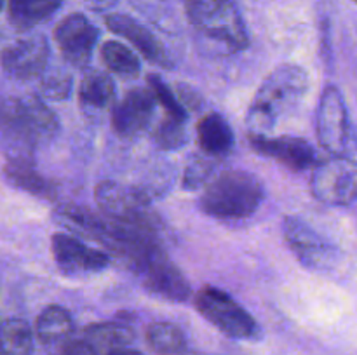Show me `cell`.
Here are the masks:
<instances>
[{
	"instance_id": "cell-8",
	"label": "cell",
	"mask_w": 357,
	"mask_h": 355,
	"mask_svg": "<svg viewBox=\"0 0 357 355\" xmlns=\"http://www.w3.org/2000/svg\"><path fill=\"white\" fill-rule=\"evenodd\" d=\"M310 191L323 204H352L357 198V160L349 155H331V159L316 164Z\"/></svg>"
},
{
	"instance_id": "cell-11",
	"label": "cell",
	"mask_w": 357,
	"mask_h": 355,
	"mask_svg": "<svg viewBox=\"0 0 357 355\" xmlns=\"http://www.w3.org/2000/svg\"><path fill=\"white\" fill-rule=\"evenodd\" d=\"M51 251L56 267L65 277L100 274L112 263L107 251L86 246L70 233H54L51 237Z\"/></svg>"
},
{
	"instance_id": "cell-7",
	"label": "cell",
	"mask_w": 357,
	"mask_h": 355,
	"mask_svg": "<svg viewBox=\"0 0 357 355\" xmlns=\"http://www.w3.org/2000/svg\"><path fill=\"white\" fill-rule=\"evenodd\" d=\"M197 312L234 340H257L260 336V326L246 308L239 305L223 289L204 285L194 296Z\"/></svg>"
},
{
	"instance_id": "cell-25",
	"label": "cell",
	"mask_w": 357,
	"mask_h": 355,
	"mask_svg": "<svg viewBox=\"0 0 357 355\" xmlns=\"http://www.w3.org/2000/svg\"><path fill=\"white\" fill-rule=\"evenodd\" d=\"M146 343L157 355H178L187 347V338L174 324L153 322L146 329Z\"/></svg>"
},
{
	"instance_id": "cell-12",
	"label": "cell",
	"mask_w": 357,
	"mask_h": 355,
	"mask_svg": "<svg viewBox=\"0 0 357 355\" xmlns=\"http://www.w3.org/2000/svg\"><path fill=\"white\" fill-rule=\"evenodd\" d=\"M51 47L44 35L17 38L0 52V66L14 80L38 79L47 70Z\"/></svg>"
},
{
	"instance_id": "cell-4",
	"label": "cell",
	"mask_w": 357,
	"mask_h": 355,
	"mask_svg": "<svg viewBox=\"0 0 357 355\" xmlns=\"http://www.w3.org/2000/svg\"><path fill=\"white\" fill-rule=\"evenodd\" d=\"M185 9L192 26L229 54L250 45L246 23L234 0H187Z\"/></svg>"
},
{
	"instance_id": "cell-5",
	"label": "cell",
	"mask_w": 357,
	"mask_h": 355,
	"mask_svg": "<svg viewBox=\"0 0 357 355\" xmlns=\"http://www.w3.org/2000/svg\"><path fill=\"white\" fill-rule=\"evenodd\" d=\"M132 274L138 277L143 287L159 298L174 303H185L190 299L192 289L187 277L171 261L159 240L149 242L126 260Z\"/></svg>"
},
{
	"instance_id": "cell-28",
	"label": "cell",
	"mask_w": 357,
	"mask_h": 355,
	"mask_svg": "<svg viewBox=\"0 0 357 355\" xmlns=\"http://www.w3.org/2000/svg\"><path fill=\"white\" fill-rule=\"evenodd\" d=\"M215 173V159L209 155H194L183 171L181 187L185 190H197L211 181Z\"/></svg>"
},
{
	"instance_id": "cell-10",
	"label": "cell",
	"mask_w": 357,
	"mask_h": 355,
	"mask_svg": "<svg viewBox=\"0 0 357 355\" xmlns=\"http://www.w3.org/2000/svg\"><path fill=\"white\" fill-rule=\"evenodd\" d=\"M282 233H284L288 247L303 267L310 270H328L337 263V247L328 242L303 219L295 218V216L284 218Z\"/></svg>"
},
{
	"instance_id": "cell-31",
	"label": "cell",
	"mask_w": 357,
	"mask_h": 355,
	"mask_svg": "<svg viewBox=\"0 0 357 355\" xmlns=\"http://www.w3.org/2000/svg\"><path fill=\"white\" fill-rule=\"evenodd\" d=\"M61 355H98V352L87 340H75L66 343Z\"/></svg>"
},
{
	"instance_id": "cell-19",
	"label": "cell",
	"mask_w": 357,
	"mask_h": 355,
	"mask_svg": "<svg viewBox=\"0 0 357 355\" xmlns=\"http://www.w3.org/2000/svg\"><path fill=\"white\" fill-rule=\"evenodd\" d=\"M63 0H6L7 17L14 30L28 31L58 13Z\"/></svg>"
},
{
	"instance_id": "cell-21",
	"label": "cell",
	"mask_w": 357,
	"mask_h": 355,
	"mask_svg": "<svg viewBox=\"0 0 357 355\" xmlns=\"http://www.w3.org/2000/svg\"><path fill=\"white\" fill-rule=\"evenodd\" d=\"M73 333V319L66 308L49 305L38 313L35 322V336L44 345H56L68 340Z\"/></svg>"
},
{
	"instance_id": "cell-20",
	"label": "cell",
	"mask_w": 357,
	"mask_h": 355,
	"mask_svg": "<svg viewBox=\"0 0 357 355\" xmlns=\"http://www.w3.org/2000/svg\"><path fill=\"white\" fill-rule=\"evenodd\" d=\"M115 101V84L110 75L103 72H87L80 80L79 87V103L84 111L91 113H101V111L112 108Z\"/></svg>"
},
{
	"instance_id": "cell-23",
	"label": "cell",
	"mask_w": 357,
	"mask_h": 355,
	"mask_svg": "<svg viewBox=\"0 0 357 355\" xmlns=\"http://www.w3.org/2000/svg\"><path fill=\"white\" fill-rule=\"evenodd\" d=\"M33 350V331L23 319L0 322V355H30Z\"/></svg>"
},
{
	"instance_id": "cell-6",
	"label": "cell",
	"mask_w": 357,
	"mask_h": 355,
	"mask_svg": "<svg viewBox=\"0 0 357 355\" xmlns=\"http://www.w3.org/2000/svg\"><path fill=\"white\" fill-rule=\"evenodd\" d=\"M94 198L107 218L157 233L159 218L145 191L114 180H103L94 188Z\"/></svg>"
},
{
	"instance_id": "cell-32",
	"label": "cell",
	"mask_w": 357,
	"mask_h": 355,
	"mask_svg": "<svg viewBox=\"0 0 357 355\" xmlns=\"http://www.w3.org/2000/svg\"><path fill=\"white\" fill-rule=\"evenodd\" d=\"M117 0H87V6L93 10H105L108 7H112Z\"/></svg>"
},
{
	"instance_id": "cell-17",
	"label": "cell",
	"mask_w": 357,
	"mask_h": 355,
	"mask_svg": "<svg viewBox=\"0 0 357 355\" xmlns=\"http://www.w3.org/2000/svg\"><path fill=\"white\" fill-rule=\"evenodd\" d=\"M197 141L204 155L222 159L232 152L236 139L227 118L216 111H211L199 120Z\"/></svg>"
},
{
	"instance_id": "cell-26",
	"label": "cell",
	"mask_w": 357,
	"mask_h": 355,
	"mask_svg": "<svg viewBox=\"0 0 357 355\" xmlns=\"http://www.w3.org/2000/svg\"><path fill=\"white\" fill-rule=\"evenodd\" d=\"M152 139L160 150H178L187 145V120H178V118L166 117L152 132Z\"/></svg>"
},
{
	"instance_id": "cell-22",
	"label": "cell",
	"mask_w": 357,
	"mask_h": 355,
	"mask_svg": "<svg viewBox=\"0 0 357 355\" xmlns=\"http://www.w3.org/2000/svg\"><path fill=\"white\" fill-rule=\"evenodd\" d=\"M84 340L89 341L96 352L110 354L117 348L129 347L135 340L131 327L121 322H96L84 329Z\"/></svg>"
},
{
	"instance_id": "cell-14",
	"label": "cell",
	"mask_w": 357,
	"mask_h": 355,
	"mask_svg": "<svg viewBox=\"0 0 357 355\" xmlns=\"http://www.w3.org/2000/svg\"><path fill=\"white\" fill-rule=\"evenodd\" d=\"M155 111V97L145 87L129 89L112 106V129L121 138H135L146 131Z\"/></svg>"
},
{
	"instance_id": "cell-16",
	"label": "cell",
	"mask_w": 357,
	"mask_h": 355,
	"mask_svg": "<svg viewBox=\"0 0 357 355\" xmlns=\"http://www.w3.org/2000/svg\"><path fill=\"white\" fill-rule=\"evenodd\" d=\"M253 150L260 155L274 159L291 171H305L316 166V150L307 139L295 136H250Z\"/></svg>"
},
{
	"instance_id": "cell-33",
	"label": "cell",
	"mask_w": 357,
	"mask_h": 355,
	"mask_svg": "<svg viewBox=\"0 0 357 355\" xmlns=\"http://www.w3.org/2000/svg\"><path fill=\"white\" fill-rule=\"evenodd\" d=\"M108 355H143V354L138 350H132V348L129 347H124V348H117V350L110 352Z\"/></svg>"
},
{
	"instance_id": "cell-1",
	"label": "cell",
	"mask_w": 357,
	"mask_h": 355,
	"mask_svg": "<svg viewBox=\"0 0 357 355\" xmlns=\"http://www.w3.org/2000/svg\"><path fill=\"white\" fill-rule=\"evenodd\" d=\"M59 131V118L40 96L0 97V146L7 159H31L35 146Z\"/></svg>"
},
{
	"instance_id": "cell-30",
	"label": "cell",
	"mask_w": 357,
	"mask_h": 355,
	"mask_svg": "<svg viewBox=\"0 0 357 355\" xmlns=\"http://www.w3.org/2000/svg\"><path fill=\"white\" fill-rule=\"evenodd\" d=\"M174 94H176V97L180 100V103L183 104L185 110H199V106L202 104V100L201 96H199L197 93H195L192 87L185 86V84H176V87H174Z\"/></svg>"
},
{
	"instance_id": "cell-13",
	"label": "cell",
	"mask_w": 357,
	"mask_h": 355,
	"mask_svg": "<svg viewBox=\"0 0 357 355\" xmlns=\"http://www.w3.org/2000/svg\"><path fill=\"white\" fill-rule=\"evenodd\" d=\"M52 37L68 65L86 68L93 58L100 31L84 14L72 13L56 24Z\"/></svg>"
},
{
	"instance_id": "cell-2",
	"label": "cell",
	"mask_w": 357,
	"mask_h": 355,
	"mask_svg": "<svg viewBox=\"0 0 357 355\" xmlns=\"http://www.w3.org/2000/svg\"><path fill=\"white\" fill-rule=\"evenodd\" d=\"M309 89V75L298 65H281L264 80L246 115L250 136H267L282 115H288Z\"/></svg>"
},
{
	"instance_id": "cell-34",
	"label": "cell",
	"mask_w": 357,
	"mask_h": 355,
	"mask_svg": "<svg viewBox=\"0 0 357 355\" xmlns=\"http://www.w3.org/2000/svg\"><path fill=\"white\" fill-rule=\"evenodd\" d=\"M3 6H6V0H0V10L3 9Z\"/></svg>"
},
{
	"instance_id": "cell-3",
	"label": "cell",
	"mask_w": 357,
	"mask_h": 355,
	"mask_svg": "<svg viewBox=\"0 0 357 355\" xmlns=\"http://www.w3.org/2000/svg\"><path fill=\"white\" fill-rule=\"evenodd\" d=\"M264 197V183L253 173L227 171L206 184L199 207L216 219H246L258 211Z\"/></svg>"
},
{
	"instance_id": "cell-35",
	"label": "cell",
	"mask_w": 357,
	"mask_h": 355,
	"mask_svg": "<svg viewBox=\"0 0 357 355\" xmlns=\"http://www.w3.org/2000/svg\"><path fill=\"white\" fill-rule=\"evenodd\" d=\"M356 2H357V0H356Z\"/></svg>"
},
{
	"instance_id": "cell-9",
	"label": "cell",
	"mask_w": 357,
	"mask_h": 355,
	"mask_svg": "<svg viewBox=\"0 0 357 355\" xmlns=\"http://www.w3.org/2000/svg\"><path fill=\"white\" fill-rule=\"evenodd\" d=\"M316 132L319 145L331 155H347L351 145V122L347 104L340 89L324 87L316 115Z\"/></svg>"
},
{
	"instance_id": "cell-29",
	"label": "cell",
	"mask_w": 357,
	"mask_h": 355,
	"mask_svg": "<svg viewBox=\"0 0 357 355\" xmlns=\"http://www.w3.org/2000/svg\"><path fill=\"white\" fill-rule=\"evenodd\" d=\"M40 84H38V96L42 100H52V101H63L70 96L72 90V75L65 72H44L40 77Z\"/></svg>"
},
{
	"instance_id": "cell-24",
	"label": "cell",
	"mask_w": 357,
	"mask_h": 355,
	"mask_svg": "<svg viewBox=\"0 0 357 355\" xmlns=\"http://www.w3.org/2000/svg\"><path fill=\"white\" fill-rule=\"evenodd\" d=\"M101 61L115 75L122 79H136L142 72L139 59L128 45L119 40H108L101 45Z\"/></svg>"
},
{
	"instance_id": "cell-15",
	"label": "cell",
	"mask_w": 357,
	"mask_h": 355,
	"mask_svg": "<svg viewBox=\"0 0 357 355\" xmlns=\"http://www.w3.org/2000/svg\"><path fill=\"white\" fill-rule=\"evenodd\" d=\"M105 23L112 33L126 38L146 61L162 66V68H173V61H171L166 47L160 44L159 38L149 28L143 26L135 17L128 16V14L114 13L105 17Z\"/></svg>"
},
{
	"instance_id": "cell-18",
	"label": "cell",
	"mask_w": 357,
	"mask_h": 355,
	"mask_svg": "<svg viewBox=\"0 0 357 355\" xmlns=\"http://www.w3.org/2000/svg\"><path fill=\"white\" fill-rule=\"evenodd\" d=\"M3 178L10 187L38 198H52L56 187L52 181L35 169L31 159H7L3 166Z\"/></svg>"
},
{
	"instance_id": "cell-27",
	"label": "cell",
	"mask_w": 357,
	"mask_h": 355,
	"mask_svg": "<svg viewBox=\"0 0 357 355\" xmlns=\"http://www.w3.org/2000/svg\"><path fill=\"white\" fill-rule=\"evenodd\" d=\"M146 80H149V90L155 97V103H159L166 110L167 117L178 118V120H187L188 111L180 103L174 90L159 75H155V73L146 77Z\"/></svg>"
}]
</instances>
